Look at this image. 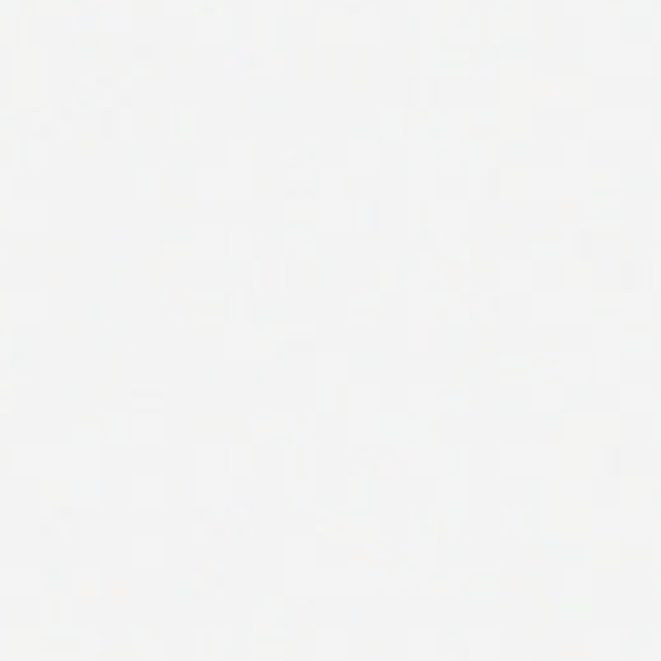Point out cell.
Segmentation results:
<instances>
[{
	"label": "cell",
	"instance_id": "9c48e42d",
	"mask_svg": "<svg viewBox=\"0 0 661 661\" xmlns=\"http://www.w3.org/2000/svg\"><path fill=\"white\" fill-rule=\"evenodd\" d=\"M70 134H72V128H70V126H62V128H61L62 138H68Z\"/></svg>",
	"mask_w": 661,
	"mask_h": 661
},
{
	"label": "cell",
	"instance_id": "52a82bcc",
	"mask_svg": "<svg viewBox=\"0 0 661 661\" xmlns=\"http://www.w3.org/2000/svg\"><path fill=\"white\" fill-rule=\"evenodd\" d=\"M52 107H41V109H39V116H41V119H51L52 116Z\"/></svg>",
	"mask_w": 661,
	"mask_h": 661
},
{
	"label": "cell",
	"instance_id": "3957f363",
	"mask_svg": "<svg viewBox=\"0 0 661 661\" xmlns=\"http://www.w3.org/2000/svg\"><path fill=\"white\" fill-rule=\"evenodd\" d=\"M192 136V109H173L171 111V134L179 138Z\"/></svg>",
	"mask_w": 661,
	"mask_h": 661
},
{
	"label": "cell",
	"instance_id": "6da1fadb",
	"mask_svg": "<svg viewBox=\"0 0 661 661\" xmlns=\"http://www.w3.org/2000/svg\"><path fill=\"white\" fill-rule=\"evenodd\" d=\"M41 142L39 138H12L8 145L10 167H39Z\"/></svg>",
	"mask_w": 661,
	"mask_h": 661
},
{
	"label": "cell",
	"instance_id": "7a4b0ae2",
	"mask_svg": "<svg viewBox=\"0 0 661 661\" xmlns=\"http://www.w3.org/2000/svg\"><path fill=\"white\" fill-rule=\"evenodd\" d=\"M132 185H134V198H148V188L152 198H163L165 190V173L161 169H145V171H134L132 173Z\"/></svg>",
	"mask_w": 661,
	"mask_h": 661
},
{
	"label": "cell",
	"instance_id": "ba28073f",
	"mask_svg": "<svg viewBox=\"0 0 661 661\" xmlns=\"http://www.w3.org/2000/svg\"><path fill=\"white\" fill-rule=\"evenodd\" d=\"M97 105H99V107H109V105H113V97H111V95H105L101 99H97Z\"/></svg>",
	"mask_w": 661,
	"mask_h": 661
},
{
	"label": "cell",
	"instance_id": "5b68a950",
	"mask_svg": "<svg viewBox=\"0 0 661 661\" xmlns=\"http://www.w3.org/2000/svg\"><path fill=\"white\" fill-rule=\"evenodd\" d=\"M10 352V328L8 322H0V353Z\"/></svg>",
	"mask_w": 661,
	"mask_h": 661
},
{
	"label": "cell",
	"instance_id": "8992f818",
	"mask_svg": "<svg viewBox=\"0 0 661 661\" xmlns=\"http://www.w3.org/2000/svg\"><path fill=\"white\" fill-rule=\"evenodd\" d=\"M132 109L130 107H124L123 113H121V123H123V136H132Z\"/></svg>",
	"mask_w": 661,
	"mask_h": 661
},
{
	"label": "cell",
	"instance_id": "277c9868",
	"mask_svg": "<svg viewBox=\"0 0 661 661\" xmlns=\"http://www.w3.org/2000/svg\"><path fill=\"white\" fill-rule=\"evenodd\" d=\"M12 111L8 109H0V140L12 136Z\"/></svg>",
	"mask_w": 661,
	"mask_h": 661
}]
</instances>
